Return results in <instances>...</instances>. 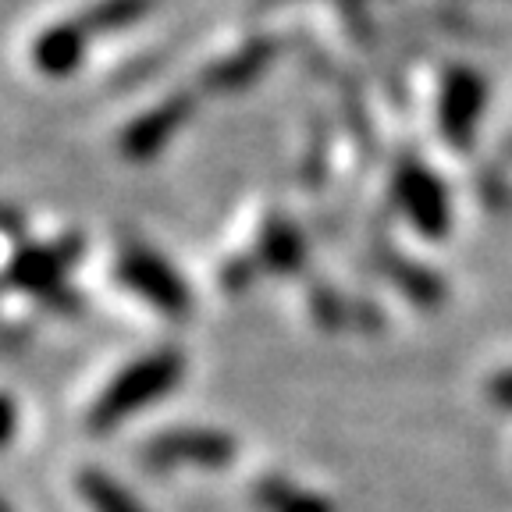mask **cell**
Listing matches in <instances>:
<instances>
[{
  "mask_svg": "<svg viewBox=\"0 0 512 512\" xmlns=\"http://www.w3.org/2000/svg\"><path fill=\"white\" fill-rule=\"evenodd\" d=\"M182 370H185V360H182V352H175V349H157V352L139 356V360H132L121 374L111 377V384H107L104 392H100V399L93 402V409H89V427H93L96 434L114 431L121 420H128V416L139 413V409L153 406V402L164 399L171 388H178Z\"/></svg>",
  "mask_w": 512,
  "mask_h": 512,
  "instance_id": "cell-1",
  "label": "cell"
},
{
  "mask_svg": "<svg viewBox=\"0 0 512 512\" xmlns=\"http://www.w3.org/2000/svg\"><path fill=\"white\" fill-rule=\"evenodd\" d=\"M114 271H118V281L128 292H136L139 299H146L164 317L178 320L192 310V292L185 285V278L164 256L153 253L150 246H125Z\"/></svg>",
  "mask_w": 512,
  "mask_h": 512,
  "instance_id": "cell-2",
  "label": "cell"
},
{
  "mask_svg": "<svg viewBox=\"0 0 512 512\" xmlns=\"http://www.w3.org/2000/svg\"><path fill=\"white\" fill-rule=\"evenodd\" d=\"M235 459V441L214 427H178L146 441L143 463L153 470L171 466H200V470H224Z\"/></svg>",
  "mask_w": 512,
  "mask_h": 512,
  "instance_id": "cell-3",
  "label": "cell"
},
{
  "mask_svg": "<svg viewBox=\"0 0 512 512\" xmlns=\"http://www.w3.org/2000/svg\"><path fill=\"white\" fill-rule=\"evenodd\" d=\"M196 111V96L192 93H171L160 104H153L150 111H143L136 121H128V128L121 132V153L128 160H153L171 139L182 132V125L189 121V114Z\"/></svg>",
  "mask_w": 512,
  "mask_h": 512,
  "instance_id": "cell-4",
  "label": "cell"
},
{
  "mask_svg": "<svg viewBox=\"0 0 512 512\" xmlns=\"http://www.w3.org/2000/svg\"><path fill=\"white\" fill-rule=\"evenodd\" d=\"M395 200L406 210V217L416 224V232H424L427 239H441L452 221L448 210L445 185L431 175V168L416 164V160H402L395 171Z\"/></svg>",
  "mask_w": 512,
  "mask_h": 512,
  "instance_id": "cell-5",
  "label": "cell"
},
{
  "mask_svg": "<svg viewBox=\"0 0 512 512\" xmlns=\"http://www.w3.org/2000/svg\"><path fill=\"white\" fill-rule=\"evenodd\" d=\"M484 100H488V89L484 79L470 68H452L441 82V100H438V114H441V132L452 146H470L473 128L477 118L484 111Z\"/></svg>",
  "mask_w": 512,
  "mask_h": 512,
  "instance_id": "cell-6",
  "label": "cell"
},
{
  "mask_svg": "<svg viewBox=\"0 0 512 512\" xmlns=\"http://www.w3.org/2000/svg\"><path fill=\"white\" fill-rule=\"evenodd\" d=\"M79 256H82L79 235H68V239L50 242V246H25L11 260L8 278L11 285L25 288V292H57L64 274L72 271Z\"/></svg>",
  "mask_w": 512,
  "mask_h": 512,
  "instance_id": "cell-7",
  "label": "cell"
},
{
  "mask_svg": "<svg viewBox=\"0 0 512 512\" xmlns=\"http://www.w3.org/2000/svg\"><path fill=\"white\" fill-rule=\"evenodd\" d=\"M89 43H93V36H89V29L79 18L57 22L32 40V64L47 79H68V75H75L86 64Z\"/></svg>",
  "mask_w": 512,
  "mask_h": 512,
  "instance_id": "cell-8",
  "label": "cell"
},
{
  "mask_svg": "<svg viewBox=\"0 0 512 512\" xmlns=\"http://www.w3.org/2000/svg\"><path fill=\"white\" fill-rule=\"evenodd\" d=\"M274 54H278V47H274L271 36H253L239 50L210 64L203 72V89H210V93H239V89L253 86L271 68Z\"/></svg>",
  "mask_w": 512,
  "mask_h": 512,
  "instance_id": "cell-9",
  "label": "cell"
},
{
  "mask_svg": "<svg viewBox=\"0 0 512 512\" xmlns=\"http://www.w3.org/2000/svg\"><path fill=\"white\" fill-rule=\"evenodd\" d=\"M303 235L292 228V221H285V217H271L264 228V235H260V264L267 267V271H278V274H292L299 271V264H303Z\"/></svg>",
  "mask_w": 512,
  "mask_h": 512,
  "instance_id": "cell-10",
  "label": "cell"
},
{
  "mask_svg": "<svg viewBox=\"0 0 512 512\" xmlns=\"http://www.w3.org/2000/svg\"><path fill=\"white\" fill-rule=\"evenodd\" d=\"M75 484H79V495L86 498V505L93 512H146V505L139 502L118 477L96 470V466L82 470L79 477H75Z\"/></svg>",
  "mask_w": 512,
  "mask_h": 512,
  "instance_id": "cell-11",
  "label": "cell"
},
{
  "mask_svg": "<svg viewBox=\"0 0 512 512\" xmlns=\"http://www.w3.org/2000/svg\"><path fill=\"white\" fill-rule=\"evenodd\" d=\"M153 8L157 0H96L82 11L79 22L89 29V36H111V32H125L143 22Z\"/></svg>",
  "mask_w": 512,
  "mask_h": 512,
  "instance_id": "cell-12",
  "label": "cell"
},
{
  "mask_svg": "<svg viewBox=\"0 0 512 512\" xmlns=\"http://www.w3.org/2000/svg\"><path fill=\"white\" fill-rule=\"evenodd\" d=\"M256 502L267 512H331V505L313 491H303L285 480H264L256 488Z\"/></svg>",
  "mask_w": 512,
  "mask_h": 512,
  "instance_id": "cell-13",
  "label": "cell"
},
{
  "mask_svg": "<svg viewBox=\"0 0 512 512\" xmlns=\"http://www.w3.org/2000/svg\"><path fill=\"white\" fill-rule=\"evenodd\" d=\"M15 431H18V406L8 392H0V448L11 445Z\"/></svg>",
  "mask_w": 512,
  "mask_h": 512,
  "instance_id": "cell-14",
  "label": "cell"
},
{
  "mask_svg": "<svg viewBox=\"0 0 512 512\" xmlns=\"http://www.w3.org/2000/svg\"><path fill=\"white\" fill-rule=\"evenodd\" d=\"M488 392H491V399H495L498 406L512 409V370H502V374L491 377Z\"/></svg>",
  "mask_w": 512,
  "mask_h": 512,
  "instance_id": "cell-15",
  "label": "cell"
},
{
  "mask_svg": "<svg viewBox=\"0 0 512 512\" xmlns=\"http://www.w3.org/2000/svg\"><path fill=\"white\" fill-rule=\"evenodd\" d=\"M0 512H11V509H8V505H4V502H0Z\"/></svg>",
  "mask_w": 512,
  "mask_h": 512,
  "instance_id": "cell-16",
  "label": "cell"
}]
</instances>
